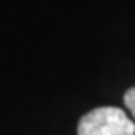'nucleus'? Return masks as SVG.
I'll use <instances>...</instances> for the list:
<instances>
[{
  "label": "nucleus",
  "instance_id": "1",
  "mask_svg": "<svg viewBox=\"0 0 135 135\" xmlns=\"http://www.w3.org/2000/svg\"><path fill=\"white\" fill-rule=\"evenodd\" d=\"M76 130L78 135H135V124L122 109L103 106L86 112Z\"/></svg>",
  "mask_w": 135,
  "mask_h": 135
},
{
  "label": "nucleus",
  "instance_id": "2",
  "mask_svg": "<svg viewBox=\"0 0 135 135\" xmlns=\"http://www.w3.org/2000/svg\"><path fill=\"white\" fill-rule=\"evenodd\" d=\"M124 103H125V106H127V109L130 111L132 117L135 119V86H132V88H129L127 91H125Z\"/></svg>",
  "mask_w": 135,
  "mask_h": 135
}]
</instances>
